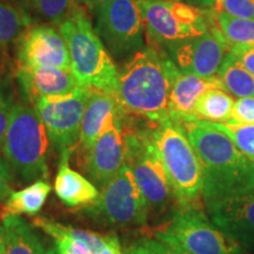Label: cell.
<instances>
[{"instance_id": "484cf974", "label": "cell", "mask_w": 254, "mask_h": 254, "mask_svg": "<svg viewBox=\"0 0 254 254\" xmlns=\"http://www.w3.org/2000/svg\"><path fill=\"white\" fill-rule=\"evenodd\" d=\"M28 26V18L20 9L0 0V47L18 39Z\"/></svg>"}, {"instance_id": "f1b7e54d", "label": "cell", "mask_w": 254, "mask_h": 254, "mask_svg": "<svg viewBox=\"0 0 254 254\" xmlns=\"http://www.w3.org/2000/svg\"><path fill=\"white\" fill-rule=\"evenodd\" d=\"M213 12L254 20V0H215Z\"/></svg>"}, {"instance_id": "44dd1931", "label": "cell", "mask_w": 254, "mask_h": 254, "mask_svg": "<svg viewBox=\"0 0 254 254\" xmlns=\"http://www.w3.org/2000/svg\"><path fill=\"white\" fill-rule=\"evenodd\" d=\"M52 187L45 180L32 183L20 190L12 192L5 201L2 215H34L45 205Z\"/></svg>"}, {"instance_id": "2e32d148", "label": "cell", "mask_w": 254, "mask_h": 254, "mask_svg": "<svg viewBox=\"0 0 254 254\" xmlns=\"http://www.w3.org/2000/svg\"><path fill=\"white\" fill-rule=\"evenodd\" d=\"M211 220L240 246L254 249V192L208 208Z\"/></svg>"}, {"instance_id": "8d00e7d4", "label": "cell", "mask_w": 254, "mask_h": 254, "mask_svg": "<svg viewBox=\"0 0 254 254\" xmlns=\"http://www.w3.org/2000/svg\"><path fill=\"white\" fill-rule=\"evenodd\" d=\"M111 1H112V0H87L88 5H90L95 12H97L99 8L103 7V6L109 4Z\"/></svg>"}, {"instance_id": "ab89813d", "label": "cell", "mask_w": 254, "mask_h": 254, "mask_svg": "<svg viewBox=\"0 0 254 254\" xmlns=\"http://www.w3.org/2000/svg\"><path fill=\"white\" fill-rule=\"evenodd\" d=\"M45 254H57L56 249H50Z\"/></svg>"}, {"instance_id": "d6986e66", "label": "cell", "mask_w": 254, "mask_h": 254, "mask_svg": "<svg viewBox=\"0 0 254 254\" xmlns=\"http://www.w3.org/2000/svg\"><path fill=\"white\" fill-rule=\"evenodd\" d=\"M120 109V105L114 95L106 92L92 90L85 109L81 124L80 144L85 153L91 150L97 141L107 117Z\"/></svg>"}, {"instance_id": "5bb4252c", "label": "cell", "mask_w": 254, "mask_h": 254, "mask_svg": "<svg viewBox=\"0 0 254 254\" xmlns=\"http://www.w3.org/2000/svg\"><path fill=\"white\" fill-rule=\"evenodd\" d=\"M20 66H51L71 69L67 44L60 31L49 25L28 28L19 46Z\"/></svg>"}, {"instance_id": "3957f363", "label": "cell", "mask_w": 254, "mask_h": 254, "mask_svg": "<svg viewBox=\"0 0 254 254\" xmlns=\"http://www.w3.org/2000/svg\"><path fill=\"white\" fill-rule=\"evenodd\" d=\"M59 31L67 44L72 72L78 84L116 97L119 72L86 13L77 7L59 25Z\"/></svg>"}, {"instance_id": "ac0fdd59", "label": "cell", "mask_w": 254, "mask_h": 254, "mask_svg": "<svg viewBox=\"0 0 254 254\" xmlns=\"http://www.w3.org/2000/svg\"><path fill=\"white\" fill-rule=\"evenodd\" d=\"M69 151L62 152L58 173L55 180V192L60 201L68 207H88L99 198V190L68 165Z\"/></svg>"}, {"instance_id": "d590c367", "label": "cell", "mask_w": 254, "mask_h": 254, "mask_svg": "<svg viewBox=\"0 0 254 254\" xmlns=\"http://www.w3.org/2000/svg\"><path fill=\"white\" fill-rule=\"evenodd\" d=\"M99 254H123L119 239L116 234H106V244Z\"/></svg>"}, {"instance_id": "4dcf8cb0", "label": "cell", "mask_w": 254, "mask_h": 254, "mask_svg": "<svg viewBox=\"0 0 254 254\" xmlns=\"http://www.w3.org/2000/svg\"><path fill=\"white\" fill-rule=\"evenodd\" d=\"M11 97L6 94L2 88L0 87V153H1L2 145H4V139L7 131L9 116H11V110L13 106Z\"/></svg>"}, {"instance_id": "d4e9b609", "label": "cell", "mask_w": 254, "mask_h": 254, "mask_svg": "<svg viewBox=\"0 0 254 254\" xmlns=\"http://www.w3.org/2000/svg\"><path fill=\"white\" fill-rule=\"evenodd\" d=\"M33 225H36V227H39L45 233L50 234L52 238L57 236H66L71 238V239L78 241L79 244L87 247L94 254H99L106 244V236H101V234L90 231L64 226L62 224L45 218H34Z\"/></svg>"}, {"instance_id": "cb8c5ba5", "label": "cell", "mask_w": 254, "mask_h": 254, "mask_svg": "<svg viewBox=\"0 0 254 254\" xmlns=\"http://www.w3.org/2000/svg\"><path fill=\"white\" fill-rule=\"evenodd\" d=\"M218 75L227 92L239 98H254V77L231 51L222 63Z\"/></svg>"}, {"instance_id": "8fae6325", "label": "cell", "mask_w": 254, "mask_h": 254, "mask_svg": "<svg viewBox=\"0 0 254 254\" xmlns=\"http://www.w3.org/2000/svg\"><path fill=\"white\" fill-rule=\"evenodd\" d=\"M95 32L117 58L140 51L145 31L136 0H112L98 9Z\"/></svg>"}, {"instance_id": "d6a6232c", "label": "cell", "mask_w": 254, "mask_h": 254, "mask_svg": "<svg viewBox=\"0 0 254 254\" xmlns=\"http://www.w3.org/2000/svg\"><path fill=\"white\" fill-rule=\"evenodd\" d=\"M140 244L144 246L147 254H189L176 246L157 239V238L155 239H142Z\"/></svg>"}, {"instance_id": "e0dca14e", "label": "cell", "mask_w": 254, "mask_h": 254, "mask_svg": "<svg viewBox=\"0 0 254 254\" xmlns=\"http://www.w3.org/2000/svg\"><path fill=\"white\" fill-rule=\"evenodd\" d=\"M211 88L225 90L224 82L219 75L199 77L195 74L179 72L170 94L171 120L177 125L198 120L195 114L196 101L200 95Z\"/></svg>"}, {"instance_id": "52a82bcc", "label": "cell", "mask_w": 254, "mask_h": 254, "mask_svg": "<svg viewBox=\"0 0 254 254\" xmlns=\"http://www.w3.org/2000/svg\"><path fill=\"white\" fill-rule=\"evenodd\" d=\"M154 238L189 254H244L243 247L209 221L198 205L180 207Z\"/></svg>"}, {"instance_id": "30bf717a", "label": "cell", "mask_w": 254, "mask_h": 254, "mask_svg": "<svg viewBox=\"0 0 254 254\" xmlns=\"http://www.w3.org/2000/svg\"><path fill=\"white\" fill-rule=\"evenodd\" d=\"M91 88L79 87L66 95L46 97L34 107L49 134L50 141L60 151H69L80 141L81 124Z\"/></svg>"}, {"instance_id": "f546056e", "label": "cell", "mask_w": 254, "mask_h": 254, "mask_svg": "<svg viewBox=\"0 0 254 254\" xmlns=\"http://www.w3.org/2000/svg\"><path fill=\"white\" fill-rule=\"evenodd\" d=\"M231 122L254 125V98H239L236 101Z\"/></svg>"}, {"instance_id": "6da1fadb", "label": "cell", "mask_w": 254, "mask_h": 254, "mask_svg": "<svg viewBox=\"0 0 254 254\" xmlns=\"http://www.w3.org/2000/svg\"><path fill=\"white\" fill-rule=\"evenodd\" d=\"M194 148L204 170V198L211 208L225 200L254 192V161L214 123L205 120L179 125Z\"/></svg>"}, {"instance_id": "74e56055", "label": "cell", "mask_w": 254, "mask_h": 254, "mask_svg": "<svg viewBox=\"0 0 254 254\" xmlns=\"http://www.w3.org/2000/svg\"><path fill=\"white\" fill-rule=\"evenodd\" d=\"M125 254H147V252H146L144 246H142L140 243H138L135 244L134 246H132L131 249L127 250Z\"/></svg>"}, {"instance_id": "277c9868", "label": "cell", "mask_w": 254, "mask_h": 254, "mask_svg": "<svg viewBox=\"0 0 254 254\" xmlns=\"http://www.w3.org/2000/svg\"><path fill=\"white\" fill-rule=\"evenodd\" d=\"M50 138L36 107L14 104L1 153L12 173L25 184L49 178Z\"/></svg>"}, {"instance_id": "ffe728a7", "label": "cell", "mask_w": 254, "mask_h": 254, "mask_svg": "<svg viewBox=\"0 0 254 254\" xmlns=\"http://www.w3.org/2000/svg\"><path fill=\"white\" fill-rule=\"evenodd\" d=\"M5 254H45L43 243L33 227L20 215H2Z\"/></svg>"}, {"instance_id": "83f0119b", "label": "cell", "mask_w": 254, "mask_h": 254, "mask_svg": "<svg viewBox=\"0 0 254 254\" xmlns=\"http://www.w3.org/2000/svg\"><path fill=\"white\" fill-rule=\"evenodd\" d=\"M215 126L224 131L233 140L237 147L246 155L247 158L254 161V125L239 123H214Z\"/></svg>"}, {"instance_id": "7a4b0ae2", "label": "cell", "mask_w": 254, "mask_h": 254, "mask_svg": "<svg viewBox=\"0 0 254 254\" xmlns=\"http://www.w3.org/2000/svg\"><path fill=\"white\" fill-rule=\"evenodd\" d=\"M179 72L176 64L157 47L135 52L118 74L116 98L124 113L152 125L171 120L170 94Z\"/></svg>"}, {"instance_id": "5b68a950", "label": "cell", "mask_w": 254, "mask_h": 254, "mask_svg": "<svg viewBox=\"0 0 254 254\" xmlns=\"http://www.w3.org/2000/svg\"><path fill=\"white\" fill-rule=\"evenodd\" d=\"M152 138L180 207L198 205L204 170L184 129L172 120L154 126Z\"/></svg>"}, {"instance_id": "ba28073f", "label": "cell", "mask_w": 254, "mask_h": 254, "mask_svg": "<svg viewBox=\"0 0 254 254\" xmlns=\"http://www.w3.org/2000/svg\"><path fill=\"white\" fill-rule=\"evenodd\" d=\"M150 46L192 39L208 31L199 8L180 0H136Z\"/></svg>"}, {"instance_id": "e575fe53", "label": "cell", "mask_w": 254, "mask_h": 254, "mask_svg": "<svg viewBox=\"0 0 254 254\" xmlns=\"http://www.w3.org/2000/svg\"><path fill=\"white\" fill-rule=\"evenodd\" d=\"M231 53L247 68L254 77V46L246 47H233Z\"/></svg>"}, {"instance_id": "7c38bea8", "label": "cell", "mask_w": 254, "mask_h": 254, "mask_svg": "<svg viewBox=\"0 0 254 254\" xmlns=\"http://www.w3.org/2000/svg\"><path fill=\"white\" fill-rule=\"evenodd\" d=\"M125 113L122 107L107 117L103 129L91 150L86 152L85 168L95 185L103 187L119 173L126 158Z\"/></svg>"}, {"instance_id": "603a6c76", "label": "cell", "mask_w": 254, "mask_h": 254, "mask_svg": "<svg viewBox=\"0 0 254 254\" xmlns=\"http://www.w3.org/2000/svg\"><path fill=\"white\" fill-rule=\"evenodd\" d=\"M234 105L236 101L227 93V91L221 88H211L200 95L196 101V118L208 123H230Z\"/></svg>"}, {"instance_id": "4316f807", "label": "cell", "mask_w": 254, "mask_h": 254, "mask_svg": "<svg viewBox=\"0 0 254 254\" xmlns=\"http://www.w3.org/2000/svg\"><path fill=\"white\" fill-rule=\"evenodd\" d=\"M75 0H26V4L34 15L46 23L59 25L65 21L77 6Z\"/></svg>"}, {"instance_id": "8992f818", "label": "cell", "mask_w": 254, "mask_h": 254, "mask_svg": "<svg viewBox=\"0 0 254 254\" xmlns=\"http://www.w3.org/2000/svg\"><path fill=\"white\" fill-rule=\"evenodd\" d=\"M125 118V164L132 171L148 209L157 213L163 212L172 201L174 194L152 138V129L157 125L150 129H139L127 125Z\"/></svg>"}, {"instance_id": "836d02e7", "label": "cell", "mask_w": 254, "mask_h": 254, "mask_svg": "<svg viewBox=\"0 0 254 254\" xmlns=\"http://www.w3.org/2000/svg\"><path fill=\"white\" fill-rule=\"evenodd\" d=\"M12 192V171L5 159L0 157V202L6 201Z\"/></svg>"}, {"instance_id": "4fadbf2b", "label": "cell", "mask_w": 254, "mask_h": 254, "mask_svg": "<svg viewBox=\"0 0 254 254\" xmlns=\"http://www.w3.org/2000/svg\"><path fill=\"white\" fill-rule=\"evenodd\" d=\"M230 51V46L212 25L202 36L184 40L178 45L173 50V58L180 72L213 77L218 74Z\"/></svg>"}, {"instance_id": "1f68e13d", "label": "cell", "mask_w": 254, "mask_h": 254, "mask_svg": "<svg viewBox=\"0 0 254 254\" xmlns=\"http://www.w3.org/2000/svg\"><path fill=\"white\" fill-rule=\"evenodd\" d=\"M55 240L57 254H94L87 247L66 236H57Z\"/></svg>"}, {"instance_id": "7402d4cb", "label": "cell", "mask_w": 254, "mask_h": 254, "mask_svg": "<svg viewBox=\"0 0 254 254\" xmlns=\"http://www.w3.org/2000/svg\"><path fill=\"white\" fill-rule=\"evenodd\" d=\"M209 20L219 31L230 49L254 46V20L226 13L212 12Z\"/></svg>"}, {"instance_id": "f35d334b", "label": "cell", "mask_w": 254, "mask_h": 254, "mask_svg": "<svg viewBox=\"0 0 254 254\" xmlns=\"http://www.w3.org/2000/svg\"><path fill=\"white\" fill-rule=\"evenodd\" d=\"M0 254H5V239H4V228L0 225Z\"/></svg>"}, {"instance_id": "9a60e30c", "label": "cell", "mask_w": 254, "mask_h": 254, "mask_svg": "<svg viewBox=\"0 0 254 254\" xmlns=\"http://www.w3.org/2000/svg\"><path fill=\"white\" fill-rule=\"evenodd\" d=\"M17 79L28 103L46 97L66 95L81 87L71 69L51 66H19Z\"/></svg>"}, {"instance_id": "9c48e42d", "label": "cell", "mask_w": 254, "mask_h": 254, "mask_svg": "<svg viewBox=\"0 0 254 254\" xmlns=\"http://www.w3.org/2000/svg\"><path fill=\"white\" fill-rule=\"evenodd\" d=\"M90 213L117 226H139L147 220L148 206L132 171L125 164L117 176L101 187Z\"/></svg>"}]
</instances>
